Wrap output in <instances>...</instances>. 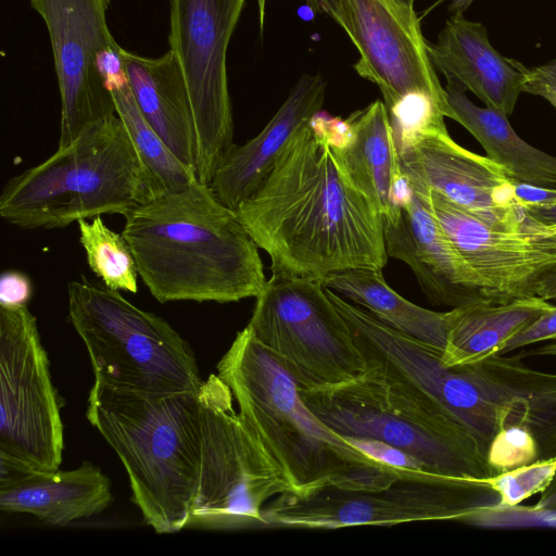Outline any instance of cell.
Masks as SVG:
<instances>
[{
  "instance_id": "cell-22",
  "label": "cell",
  "mask_w": 556,
  "mask_h": 556,
  "mask_svg": "<svg viewBox=\"0 0 556 556\" xmlns=\"http://www.w3.org/2000/svg\"><path fill=\"white\" fill-rule=\"evenodd\" d=\"M337 148L349 174L383 219L391 217L399 207L404 176L386 103L376 100L341 118Z\"/></svg>"
},
{
  "instance_id": "cell-9",
  "label": "cell",
  "mask_w": 556,
  "mask_h": 556,
  "mask_svg": "<svg viewBox=\"0 0 556 556\" xmlns=\"http://www.w3.org/2000/svg\"><path fill=\"white\" fill-rule=\"evenodd\" d=\"M404 179L435 191L498 230H518L528 214L514 180L489 159L448 135L446 110L426 93H410L389 110Z\"/></svg>"
},
{
  "instance_id": "cell-13",
  "label": "cell",
  "mask_w": 556,
  "mask_h": 556,
  "mask_svg": "<svg viewBox=\"0 0 556 556\" xmlns=\"http://www.w3.org/2000/svg\"><path fill=\"white\" fill-rule=\"evenodd\" d=\"M245 0H169V50L193 113L199 181L208 185L233 137L227 50Z\"/></svg>"
},
{
  "instance_id": "cell-12",
  "label": "cell",
  "mask_w": 556,
  "mask_h": 556,
  "mask_svg": "<svg viewBox=\"0 0 556 556\" xmlns=\"http://www.w3.org/2000/svg\"><path fill=\"white\" fill-rule=\"evenodd\" d=\"M61 401L36 317L0 305V458L35 471L60 468Z\"/></svg>"
},
{
  "instance_id": "cell-7",
  "label": "cell",
  "mask_w": 556,
  "mask_h": 556,
  "mask_svg": "<svg viewBox=\"0 0 556 556\" xmlns=\"http://www.w3.org/2000/svg\"><path fill=\"white\" fill-rule=\"evenodd\" d=\"M300 394L306 406L342 438L391 445L431 475L467 479L494 476L466 428L421 408L365 372L339 384L300 389Z\"/></svg>"
},
{
  "instance_id": "cell-25",
  "label": "cell",
  "mask_w": 556,
  "mask_h": 556,
  "mask_svg": "<svg viewBox=\"0 0 556 556\" xmlns=\"http://www.w3.org/2000/svg\"><path fill=\"white\" fill-rule=\"evenodd\" d=\"M444 89L448 118L464 126L480 142L486 156L501 165L514 181L556 188V156L522 140L508 116L473 104L464 89L448 83Z\"/></svg>"
},
{
  "instance_id": "cell-6",
  "label": "cell",
  "mask_w": 556,
  "mask_h": 556,
  "mask_svg": "<svg viewBox=\"0 0 556 556\" xmlns=\"http://www.w3.org/2000/svg\"><path fill=\"white\" fill-rule=\"evenodd\" d=\"M67 300L94 380L144 392L200 391L193 351L165 319L85 276L68 283Z\"/></svg>"
},
{
  "instance_id": "cell-24",
  "label": "cell",
  "mask_w": 556,
  "mask_h": 556,
  "mask_svg": "<svg viewBox=\"0 0 556 556\" xmlns=\"http://www.w3.org/2000/svg\"><path fill=\"white\" fill-rule=\"evenodd\" d=\"M553 307L540 296L503 304L476 302L447 312L445 366H464L501 354L507 342Z\"/></svg>"
},
{
  "instance_id": "cell-30",
  "label": "cell",
  "mask_w": 556,
  "mask_h": 556,
  "mask_svg": "<svg viewBox=\"0 0 556 556\" xmlns=\"http://www.w3.org/2000/svg\"><path fill=\"white\" fill-rule=\"evenodd\" d=\"M539 445L525 427L511 425L501 429L486 451V462L494 475L539 460Z\"/></svg>"
},
{
  "instance_id": "cell-21",
  "label": "cell",
  "mask_w": 556,
  "mask_h": 556,
  "mask_svg": "<svg viewBox=\"0 0 556 556\" xmlns=\"http://www.w3.org/2000/svg\"><path fill=\"white\" fill-rule=\"evenodd\" d=\"M464 366L503 428H527L538 442L539 459L556 456V374L531 368L522 355L497 354Z\"/></svg>"
},
{
  "instance_id": "cell-18",
  "label": "cell",
  "mask_w": 556,
  "mask_h": 556,
  "mask_svg": "<svg viewBox=\"0 0 556 556\" xmlns=\"http://www.w3.org/2000/svg\"><path fill=\"white\" fill-rule=\"evenodd\" d=\"M429 58L448 84L476 94L490 109L509 116L523 92L528 71L502 55L479 22L453 14L435 42L427 41Z\"/></svg>"
},
{
  "instance_id": "cell-17",
  "label": "cell",
  "mask_w": 556,
  "mask_h": 556,
  "mask_svg": "<svg viewBox=\"0 0 556 556\" xmlns=\"http://www.w3.org/2000/svg\"><path fill=\"white\" fill-rule=\"evenodd\" d=\"M383 235L388 256L409 266L432 304L453 308L485 302L424 188L404 179L396 212L383 219Z\"/></svg>"
},
{
  "instance_id": "cell-34",
  "label": "cell",
  "mask_w": 556,
  "mask_h": 556,
  "mask_svg": "<svg viewBox=\"0 0 556 556\" xmlns=\"http://www.w3.org/2000/svg\"><path fill=\"white\" fill-rule=\"evenodd\" d=\"M514 195L518 204L525 210L529 207H548L556 204V188L515 181Z\"/></svg>"
},
{
  "instance_id": "cell-35",
  "label": "cell",
  "mask_w": 556,
  "mask_h": 556,
  "mask_svg": "<svg viewBox=\"0 0 556 556\" xmlns=\"http://www.w3.org/2000/svg\"><path fill=\"white\" fill-rule=\"evenodd\" d=\"M527 81L556 87V59L528 71Z\"/></svg>"
},
{
  "instance_id": "cell-19",
  "label": "cell",
  "mask_w": 556,
  "mask_h": 556,
  "mask_svg": "<svg viewBox=\"0 0 556 556\" xmlns=\"http://www.w3.org/2000/svg\"><path fill=\"white\" fill-rule=\"evenodd\" d=\"M326 88L319 74L301 76L258 135L230 146L208 184L223 204L236 210L258 189L292 135L321 111Z\"/></svg>"
},
{
  "instance_id": "cell-28",
  "label": "cell",
  "mask_w": 556,
  "mask_h": 556,
  "mask_svg": "<svg viewBox=\"0 0 556 556\" xmlns=\"http://www.w3.org/2000/svg\"><path fill=\"white\" fill-rule=\"evenodd\" d=\"M79 242L90 269L108 288L137 293L138 267L123 236L110 229L101 216L77 222Z\"/></svg>"
},
{
  "instance_id": "cell-14",
  "label": "cell",
  "mask_w": 556,
  "mask_h": 556,
  "mask_svg": "<svg viewBox=\"0 0 556 556\" xmlns=\"http://www.w3.org/2000/svg\"><path fill=\"white\" fill-rule=\"evenodd\" d=\"M332 1L330 17L343 28L359 54L354 70L379 87L388 110L408 94L421 92L450 112L414 4L405 0Z\"/></svg>"
},
{
  "instance_id": "cell-2",
  "label": "cell",
  "mask_w": 556,
  "mask_h": 556,
  "mask_svg": "<svg viewBox=\"0 0 556 556\" xmlns=\"http://www.w3.org/2000/svg\"><path fill=\"white\" fill-rule=\"evenodd\" d=\"M123 216L139 277L161 303L239 302L266 285L258 247L237 213L198 179Z\"/></svg>"
},
{
  "instance_id": "cell-38",
  "label": "cell",
  "mask_w": 556,
  "mask_h": 556,
  "mask_svg": "<svg viewBox=\"0 0 556 556\" xmlns=\"http://www.w3.org/2000/svg\"><path fill=\"white\" fill-rule=\"evenodd\" d=\"M538 296H540L548 302L556 301V270L551 273L541 282V286L538 291Z\"/></svg>"
},
{
  "instance_id": "cell-8",
  "label": "cell",
  "mask_w": 556,
  "mask_h": 556,
  "mask_svg": "<svg viewBox=\"0 0 556 556\" xmlns=\"http://www.w3.org/2000/svg\"><path fill=\"white\" fill-rule=\"evenodd\" d=\"M201 457L185 529L244 530L267 526L266 502L291 492L279 469L233 407L229 387L211 375L199 391Z\"/></svg>"
},
{
  "instance_id": "cell-37",
  "label": "cell",
  "mask_w": 556,
  "mask_h": 556,
  "mask_svg": "<svg viewBox=\"0 0 556 556\" xmlns=\"http://www.w3.org/2000/svg\"><path fill=\"white\" fill-rule=\"evenodd\" d=\"M536 222L546 226H556V204L548 207H529L525 210Z\"/></svg>"
},
{
  "instance_id": "cell-29",
  "label": "cell",
  "mask_w": 556,
  "mask_h": 556,
  "mask_svg": "<svg viewBox=\"0 0 556 556\" xmlns=\"http://www.w3.org/2000/svg\"><path fill=\"white\" fill-rule=\"evenodd\" d=\"M555 476L556 456L475 480L495 491L500 496V505L513 506L544 492Z\"/></svg>"
},
{
  "instance_id": "cell-39",
  "label": "cell",
  "mask_w": 556,
  "mask_h": 556,
  "mask_svg": "<svg viewBox=\"0 0 556 556\" xmlns=\"http://www.w3.org/2000/svg\"><path fill=\"white\" fill-rule=\"evenodd\" d=\"M534 506L556 511V476Z\"/></svg>"
},
{
  "instance_id": "cell-16",
  "label": "cell",
  "mask_w": 556,
  "mask_h": 556,
  "mask_svg": "<svg viewBox=\"0 0 556 556\" xmlns=\"http://www.w3.org/2000/svg\"><path fill=\"white\" fill-rule=\"evenodd\" d=\"M51 42L61 99L59 147L93 124L116 114L97 68L100 51L118 45L106 12L111 0H29Z\"/></svg>"
},
{
  "instance_id": "cell-11",
  "label": "cell",
  "mask_w": 556,
  "mask_h": 556,
  "mask_svg": "<svg viewBox=\"0 0 556 556\" xmlns=\"http://www.w3.org/2000/svg\"><path fill=\"white\" fill-rule=\"evenodd\" d=\"M248 327L300 389L339 384L364 371L348 324L319 280L271 275Z\"/></svg>"
},
{
  "instance_id": "cell-5",
  "label": "cell",
  "mask_w": 556,
  "mask_h": 556,
  "mask_svg": "<svg viewBox=\"0 0 556 556\" xmlns=\"http://www.w3.org/2000/svg\"><path fill=\"white\" fill-rule=\"evenodd\" d=\"M149 198L143 165L115 114L9 179L0 216L25 229H56L103 214L124 215Z\"/></svg>"
},
{
  "instance_id": "cell-20",
  "label": "cell",
  "mask_w": 556,
  "mask_h": 556,
  "mask_svg": "<svg viewBox=\"0 0 556 556\" xmlns=\"http://www.w3.org/2000/svg\"><path fill=\"white\" fill-rule=\"evenodd\" d=\"M111 482L89 462L71 470L35 471L0 459V509L35 516L49 526H66L109 507Z\"/></svg>"
},
{
  "instance_id": "cell-33",
  "label": "cell",
  "mask_w": 556,
  "mask_h": 556,
  "mask_svg": "<svg viewBox=\"0 0 556 556\" xmlns=\"http://www.w3.org/2000/svg\"><path fill=\"white\" fill-rule=\"evenodd\" d=\"M33 295L28 275L20 270H5L0 277V305L25 306Z\"/></svg>"
},
{
  "instance_id": "cell-31",
  "label": "cell",
  "mask_w": 556,
  "mask_h": 556,
  "mask_svg": "<svg viewBox=\"0 0 556 556\" xmlns=\"http://www.w3.org/2000/svg\"><path fill=\"white\" fill-rule=\"evenodd\" d=\"M465 522L483 527H556V511L518 505H493L473 511Z\"/></svg>"
},
{
  "instance_id": "cell-3",
  "label": "cell",
  "mask_w": 556,
  "mask_h": 556,
  "mask_svg": "<svg viewBox=\"0 0 556 556\" xmlns=\"http://www.w3.org/2000/svg\"><path fill=\"white\" fill-rule=\"evenodd\" d=\"M247 428L289 484L304 496L326 486L379 490L424 472L377 462L327 427L303 402L285 366L247 326L217 364Z\"/></svg>"
},
{
  "instance_id": "cell-26",
  "label": "cell",
  "mask_w": 556,
  "mask_h": 556,
  "mask_svg": "<svg viewBox=\"0 0 556 556\" xmlns=\"http://www.w3.org/2000/svg\"><path fill=\"white\" fill-rule=\"evenodd\" d=\"M121 50V46L102 50L97 58V68L143 165L151 197L182 189L193 182L197 175L172 152L142 115Z\"/></svg>"
},
{
  "instance_id": "cell-36",
  "label": "cell",
  "mask_w": 556,
  "mask_h": 556,
  "mask_svg": "<svg viewBox=\"0 0 556 556\" xmlns=\"http://www.w3.org/2000/svg\"><path fill=\"white\" fill-rule=\"evenodd\" d=\"M523 91L544 98L556 109V87L541 83L527 81Z\"/></svg>"
},
{
  "instance_id": "cell-41",
  "label": "cell",
  "mask_w": 556,
  "mask_h": 556,
  "mask_svg": "<svg viewBox=\"0 0 556 556\" xmlns=\"http://www.w3.org/2000/svg\"><path fill=\"white\" fill-rule=\"evenodd\" d=\"M307 5L315 13L331 15L333 10L332 0H306Z\"/></svg>"
},
{
  "instance_id": "cell-42",
  "label": "cell",
  "mask_w": 556,
  "mask_h": 556,
  "mask_svg": "<svg viewBox=\"0 0 556 556\" xmlns=\"http://www.w3.org/2000/svg\"><path fill=\"white\" fill-rule=\"evenodd\" d=\"M529 354L556 356V342L546 343L529 352Z\"/></svg>"
},
{
  "instance_id": "cell-44",
  "label": "cell",
  "mask_w": 556,
  "mask_h": 556,
  "mask_svg": "<svg viewBox=\"0 0 556 556\" xmlns=\"http://www.w3.org/2000/svg\"><path fill=\"white\" fill-rule=\"evenodd\" d=\"M406 2L410 3V4H414V1L415 0H405Z\"/></svg>"
},
{
  "instance_id": "cell-32",
  "label": "cell",
  "mask_w": 556,
  "mask_h": 556,
  "mask_svg": "<svg viewBox=\"0 0 556 556\" xmlns=\"http://www.w3.org/2000/svg\"><path fill=\"white\" fill-rule=\"evenodd\" d=\"M556 342V305L541 315L534 323L513 337L501 354L540 342Z\"/></svg>"
},
{
  "instance_id": "cell-1",
  "label": "cell",
  "mask_w": 556,
  "mask_h": 556,
  "mask_svg": "<svg viewBox=\"0 0 556 556\" xmlns=\"http://www.w3.org/2000/svg\"><path fill=\"white\" fill-rule=\"evenodd\" d=\"M340 117L319 112L288 140L258 189L235 210L271 275L321 281L388 263L383 217L337 148Z\"/></svg>"
},
{
  "instance_id": "cell-10",
  "label": "cell",
  "mask_w": 556,
  "mask_h": 556,
  "mask_svg": "<svg viewBox=\"0 0 556 556\" xmlns=\"http://www.w3.org/2000/svg\"><path fill=\"white\" fill-rule=\"evenodd\" d=\"M497 504L498 494L475 479L418 473L379 490L326 486L304 496L287 492L264 506L263 516L267 526L309 529L465 522L473 511Z\"/></svg>"
},
{
  "instance_id": "cell-43",
  "label": "cell",
  "mask_w": 556,
  "mask_h": 556,
  "mask_svg": "<svg viewBox=\"0 0 556 556\" xmlns=\"http://www.w3.org/2000/svg\"><path fill=\"white\" fill-rule=\"evenodd\" d=\"M265 5H266V0H257L258 20H260V28H261V30H263V28H264Z\"/></svg>"
},
{
  "instance_id": "cell-23",
  "label": "cell",
  "mask_w": 556,
  "mask_h": 556,
  "mask_svg": "<svg viewBox=\"0 0 556 556\" xmlns=\"http://www.w3.org/2000/svg\"><path fill=\"white\" fill-rule=\"evenodd\" d=\"M121 54L142 115L172 152L195 173L194 119L176 54L168 50L159 58H147L124 48Z\"/></svg>"
},
{
  "instance_id": "cell-15",
  "label": "cell",
  "mask_w": 556,
  "mask_h": 556,
  "mask_svg": "<svg viewBox=\"0 0 556 556\" xmlns=\"http://www.w3.org/2000/svg\"><path fill=\"white\" fill-rule=\"evenodd\" d=\"M424 189L485 302L538 296L541 282L556 270V226L528 215L518 230L494 229L440 193Z\"/></svg>"
},
{
  "instance_id": "cell-4",
  "label": "cell",
  "mask_w": 556,
  "mask_h": 556,
  "mask_svg": "<svg viewBox=\"0 0 556 556\" xmlns=\"http://www.w3.org/2000/svg\"><path fill=\"white\" fill-rule=\"evenodd\" d=\"M86 416L122 460L144 523L156 533L185 529L200 469L199 392H144L93 380Z\"/></svg>"
},
{
  "instance_id": "cell-40",
  "label": "cell",
  "mask_w": 556,
  "mask_h": 556,
  "mask_svg": "<svg viewBox=\"0 0 556 556\" xmlns=\"http://www.w3.org/2000/svg\"><path fill=\"white\" fill-rule=\"evenodd\" d=\"M448 1V10L453 14H463L469 5L473 2V0H437L427 11L426 13L430 12L432 9L438 7L439 4Z\"/></svg>"
},
{
  "instance_id": "cell-27",
  "label": "cell",
  "mask_w": 556,
  "mask_h": 556,
  "mask_svg": "<svg viewBox=\"0 0 556 556\" xmlns=\"http://www.w3.org/2000/svg\"><path fill=\"white\" fill-rule=\"evenodd\" d=\"M321 283L390 327L443 351L447 312L431 311L406 300L387 283L382 269H345L325 277Z\"/></svg>"
}]
</instances>
